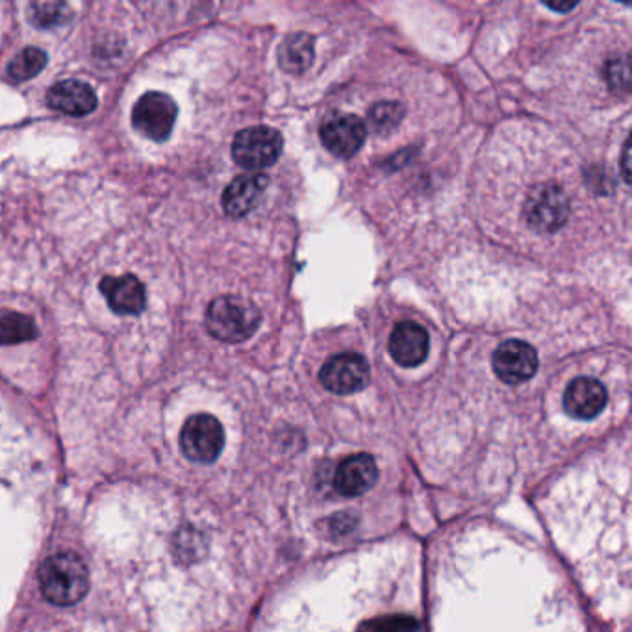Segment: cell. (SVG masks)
Instances as JSON below:
<instances>
[{"label":"cell","mask_w":632,"mask_h":632,"mask_svg":"<svg viewBox=\"0 0 632 632\" xmlns=\"http://www.w3.org/2000/svg\"><path fill=\"white\" fill-rule=\"evenodd\" d=\"M41 593L49 603L71 607L90 592V568L76 552L52 555L38 571Z\"/></svg>","instance_id":"6da1fadb"},{"label":"cell","mask_w":632,"mask_h":632,"mask_svg":"<svg viewBox=\"0 0 632 632\" xmlns=\"http://www.w3.org/2000/svg\"><path fill=\"white\" fill-rule=\"evenodd\" d=\"M260 323V310L246 297H217L206 310V329L219 342H247L255 336Z\"/></svg>","instance_id":"7a4b0ae2"},{"label":"cell","mask_w":632,"mask_h":632,"mask_svg":"<svg viewBox=\"0 0 632 632\" xmlns=\"http://www.w3.org/2000/svg\"><path fill=\"white\" fill-rule=\"evenodd\" d=\"M282 136L271 126H251L238 132L232 142V158L247 172H262L277 164L282 154Z\"/></svg>","instance_id":"3957f363"},{"label":"cell","mask_w":632,"mask_h":632,"mask_svg":"<svg viewBox=\"0 0 632 632\" xmlns=\"http://www.w3.org/2000/svg\"><path fill=\"white\" fill-rule=\"evenodd\" d=\"M524 217L535 232H557L570 217V199L559 184H540L527 195Z\"/></svg>","instance_id":"277c9868"},{"label":"cell","mask_w":632,"mask_h":632,"mask_svg":"<svg viewBox=\"0 0 632 632\" xmlns=\"http://www.w3.org/2000/svg\"><path fill=\"white\" fill-rule=\"evenodd\" d=\"M178 444L188 460L211 464L225 447V428L217 417L197 414L184 423Z\"/></svg>","instance_id":"5b68a950"},{"label":"cell","mask_w":632,"mask_h":632,"mask_svg":"<svg viewBox=\"0 0 632 632\" xmlns=\"http://www.w3.org/2000/svg\"><path fill=\"white\" fill-rule=\"evenodd\" d=\"M177 117V103L160 92L145 93L132 110V125L153 142H166Z\"/></svg>","instance_id":"8992f818"},{"label":"cell","mask_w":632,"mask_h":632,"mask_svg":"<svg viewBox=\"0 0 632 632\" xmlns=\"http://www.w3.org/2000/svg\"><path fill=\"white\" fill-rule=\"evenodd\" d=\"M370 364L359 353H342L327 360L321 367L320 381L325 390L336 395H351L370 384Z\"/></svg>","instance_id":"52a82bcc"},{"label":"cell","mask_w":632,"mask_h":632,"mask_svg":"<svg viewBox=\"0 0 632 632\" xmlns=\"http://www.w3.org/2000/svg\"><path fill=\"white\" fill-rule=\"evenodd\" d=\"M364 121L359 115L332 112L320 126L321 143L338 158H353L365 142Z\"/></svg>","instance_id":"ba28073f"},{"label":"cell","mask_w":632,"mask_h":632,"mask_svg":"<svg viewBox=\"0 0 632 632\" xmlns=\"http://www.w3.org/2000/svg\"><path fill=\"white\" fill-rule=\"evenodd\" d=\"M538 364L540 360L536 349L521 340H508L501 343L491 359V365L499 381L512 386L530 381L538 371Z\"/></svg>","instance_id":"9c48e42d"},{"label":"cell","mask_w":632,"mask_h":632,"mask_svg":"<svg viewBox=\"0 0 632 632\" xmlns=\"http://www.w3.org/2000/svg\"><path fill=\"white\" fill-rule=\"evenodd\" d=\"M428 332L416 321H401L393 327L387 351L401 367H417L428 356Z\"/></svg>","instance_id":"30bf717a"},{"label":"cell","mask_w":632,"mask_h":632,"mask_svg":"<svg viewBox=\"0 0 632 632\" xmlns=\"http://www.w3.org/2000/svg\"><path fill=\"white\" fill-rule=\"evenodd\" d=\"M379 479L375 458L365 453L349 456L340 464L334 475V488L343 497H359L371 490Z\"/></svg>","instance_id":"8fae6325"},{"label":"cell","mask_w":632,"mask_h":632,"mask_svg":"<svg viewBox=\"0 0 632 632\" xmlns=\"http://www.w3.org/2000/svg\"><path fill=\"white\" fill-rule=\"evenodd\" d=\"M99 288L106 297L112 312L120 313V315H137L145 310L147 291L142 280L134 274L104 277Z\"/></svg>","instance_id":"7c38bea8"},{"label":"cell","mask_w":632,"mask_h":632,"mask_svg":"<svg viewBox=\"0 0 632 632\" xmlns=\"http://www.w3.org/2000/svg\"><path fill=\"white\" fill-rule=\"evenodd\" d=\"M607 400H609L607 390L598 379L579 376L566 390L564 408L576 419L588 422L603 412Z\"/></svg>","instance_id":"4fadbf2b"},{"label":"cell","mask_w":632,"mask_h":632,"mask_svg":"<svg viewBox=\"0 0 632 632\" xmlns=\"http://www.w3.org/2000/svg\"><path fill=\"white\" fill-rule=\"evenodd\" d=\"M97 103L95 90L86 82L74 81V79L56 82L46 92V104L52 110L62 112V114L74 115V117L92 114L97 108Z\"/></svg>","instance_id":"5bb4252c"},{"label":"cell","mask_w":632,"mask_h":632,"mask_svg":"<svg viewBox=\"0 0 632 632\" xmlns=\"http://www.w3.org/2000/svg\"><path fill=\"white\" fill-rule=\"evenodd\" d=\"M269 178L263 173L240 175L228 184L222 194V208L230 217H244L258 205L262 194L268 188Z\"/></svg>","instance_id":"9a60e30c"},{"label":"cell","mask_w":632,"mask_h":632,"mask_svg":"<svg viewBox=\"0 0 632 632\" xmlns=\"http://www.w3.org/2000/svg\"><path fill=\"white\" fill-rule=\"evenodd\" d=\"M315 58V45L310 34H291L280 46V65L286 73L302 74L310 69Z\"/></svg>","instance_id":"2e32d148"},{"label":"cell","mask_w":632,"mask_h":632,"mask_svg":"<svg viewBox=\"0 0 632 632\" xmlns=\"http://www.w3.org/2000/svg\"><path fill=\"white\" fill-rule=\"evenodd\" d=\"M38 336V329L30 315L13 310H0V345L30 342Z\"/></svg>","instance_id":"e0dca14e"},{"label":"cell","mask_w":632,"mask_h":632,"mask_svg":"<svg viewBox=\"0 0 632 632\" xmlns=\"http://www.w3.org/2000/svg\"><path fill=\"white\" fill-rule=\"evenodd\" d=\"M45 52L35 46H29L19 52L18 56L13 58L10 65H8V74L12 81L24 82L34 79L38 74L45 69L46 65Z\"/></svg>","instance_id":"ac0fdd59"},{"label":"cell","mask_w":632,"mask_h":632,"mask_svg":"<svg viewBox=\"0 0 632 632\" xmlns=\"http://www.w3.org/2000/svg\"><path fill=\"white\" fill-rule=\"evenodd\" d=\"M405 117V108L400 103H381L370 112L371 126L381 134L393 131Z\"/></svg>","instance_id":"d6986e66"},{"label":"cell","mask_w":632,"mask_h":632,"mask_svg":"<svg viewBox=\"0 0 632 632\" xmlns=\"http://www.w3.org/2000/svg\"><path fill=\"white\" fill-rule=\"evenodd\" d=\"M68 12L69 8L60 2H35L29 8V19L35 27H54L62 23Z\"/></svg>","instance_id":"ffe728a7"},{"label":"cell","mask_w":632,"mask_h":632,"mask_svg":"<svg viewBox=\"0 0 632 632\" xmlns=\"http://www.w3.org/2000/svg\"><path fill=\"white\" fill-rule=\"evenodd\" d=\"M604 76L612 92L626 93L631 87V74H629V62L626 58L610 60L604 68Z\"/></svg>","instance_id":"44dd1931"},{"label":"cell","mask_w":632,"mask_h":632,"mask_svg":"<svg viewBox=\"0 0 632 632\" xmlns=\"http://www.w3.org/2000/svg\"><path fill=\"white\" fill-rule=\"evenodd\" d=\"M629 153H631V148H629V142H626L625 148H623V172H625L626 183H629Z\"/></svg>","instance_id":"7402d4cb"},{"label":"cell","mask_w":632,"mask_h":632,"mask_svg":"<svg viewBox=\"0 0 632 632\" xmlns=\"http://www.w3.org/2000/svg\"><path fill=\"white\" fill-rule=\"evenodd\" d=\"M547 8H551L555 12H568V10H573L576 4H571V2H566V4H549V2H547Z\"/></svg>","instance_id":"603a6c76"}]
</instances>
